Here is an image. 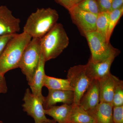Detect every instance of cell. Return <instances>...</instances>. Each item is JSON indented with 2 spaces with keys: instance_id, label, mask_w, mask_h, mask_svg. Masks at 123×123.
I'll use <instances>...</instances> for the list:
<instances>
[{
  "instance_id": "13",
  "label": "cell",
  "mask_w": 123,
  "mask_h": 123,
  "mask_svg": "<svg viewBox=\"0 0 123 123\" xmlns=\"http://www.w3.org/2000/svg\"><path fill=\"white\" fill-rule=\"evenodd\" d=\"M45 61L41 54L38 65L34 74L31 81L28 85L30 87L31 91L33 94L42 98L44 97L42 94V89L44 86L45 74L44 67Z\"/></svg>"
},
{
  "instance_id": "31",
  "label": "cell",
  "mask_w": 123,
  "mask_h": 123,
  "mask_svg": "<svg viewBox=\"0 0 123 123\" xmlns=\"http://www.w3.org/2000/svg\"><path fill=\"white\" fill-rule=\"evenodd\" d=\"M0 123H3V122H2V121H0Z\"/></svg>"
},
{
  "instance_id": "19",
  "label": "cell",
  "mask_w": 123,
  "mask_h": 123,
  "mask_svg": "<svg viewBox=\"0 0 123 123\" xmlns=\"http://www.w3.org/2000/svg\"><path fill=\"white\" fill-rule=\"evenodd\" d=\"M110 14L108 11L100 12L97 16L96 21V31L106 39Z\"/></svg>"
},
{
  "instance_id": "22",
  "label": "cell",
  "mask_w": 123,
  "mask_h": 123,
  "mask_svg": "<svg viewBox=\"0 0 123 123\" xmlns=\"http://www.w3.org/2000/svg\"><path fill=\"white\" fill-rule=\"evenodd\" d=\"M76 6L82 10L96 15L100 12L97 0H82Z\"/></svg>"
},
{
  "instance_id": "9",
  "label": "cell",
  "mask_w": 123,
  "mask_h": 123,
  "mask_svg": "<svg viewBox=\"0 0 123 123\" xmlns=\"http://www.w3.org/2000/svg\"><path fill=\"white\" fill-rule=\"evenodd\" d=\"M20 22L6 6H0V37L17 34L21 29Z\"/></svg>"
},
{
  "instance_id": "18",
  "label": "cell",
  "mask_w": 123,
  "mask_h": 123,
  "mask_svg": "<svg viewBox=\"0 0 123 123\" xmlns=\"http://www.w3.org/2000/svg\"><path fill=\"white\" fill-rule=\"evenodd\" d=\"M44 86L48 90L74 91L68 79L56 78L47 75L44 78Z\"/></svg>"
},
{
  "instance_id": "2",
  "label": "cell",
  "mask_w": 123,
  "mask_h": 123,
  "mask_svg": "<svg viewBox=\"0 0 123 123\" xmlns=\"http://www.w3.org/2000/svg\"><path fill=\"white\" fill-rule=\"evenodd\" d=\"M59 18L58 12L54 9H37L27 18L23 32L32 38L40 39L53 28Z\"/></svg>"
},
{
  "instance_id": "26",
  "label": "cell",
  "mask_w": 123,
  "mask_h": 123,
  "mask_svg": "<svg viewBox=\"0 0 123 123\" xmlns=\"http://www.w3.org/2000/svg\"><path fill=\"white\" fill-rule=\"evenodd\" d=\"M8 91V87L4 76H0V94H5Z\"/></svg>"
},
{
  "instance_id": "10",
  "label": "cell",
  "mask_w": 123,
  "mask_h": 123,
  "mask_svg": "<svg viewBox=\"0 0 123 123\" xmlns=\"http://www.w3.org/2000/svg\"><path fill=\"white\" fill-rule=\"evenodd\" d=\"M118 55L115 54L106 59L98 62H94L90 59L85 65L86 74L92 80H99L111 73V64Z\"/></svg>"
},
{
  "instance_id": "27",
  "label": "cell",
  "mask_w": 123,
  "mask_h": 123,
  "mask_svg": "<svg viewBox=\"0 0 123 123\" xmlns=\"http://www.w3.org/2000/svg\"><path fill=\"white\" fill-rule=\"evenodd\" d=\"M123 0H113L108 12H109L120 8L123 6Z\"/></svg>"
},
{
  "instance_id": "23",
  "label": "cell",
  "mask_w": 123,
  "mask_h": 123,
  "mask_svg": "<svg viewBox=\"0 0 123 123\" xmlns=\"http://www.w3.org/2000/svg\"><path fill=\"white\" fill-rule=\"evenodd\" d=\"M112 120L113 123H123V105L113 107Z\"/></svg>"
},
{
  "instance_id": "28",
  "label": "cell",
  "mask_w": 123,
  "mask_h": 123,
  "mask_svg": "<svg viewBox=\"0 0 123 123\" xmlns=\"http://www.w3.org/2000/svg\"><path fill=\"white\" fill-rule=\"evenodd\" d=\"M55 0L57 3L64 7L65 8L67 9L68 11L73 7L69 0Z\"/></svg>"
},
{
  "instance_id": "15",
  "label": "cell",
  "mask_w": 123,
  "mask_h": 123,
  "mask_svg": "<svg viewBox=\"0 0 123 123\" xmlns=\"http://www.w3.org/2000/svg\"><path fill=\"white\" fill-rule=\"evenodd\" d=\"M112 103L100 102L94 108L87 111L95 123H113Z\"/></svg>"
},
{
  "instance_id": "30",
  "label": "cell",
  "mask_w": 123,
  "mask_h": 123,
  "mask_svg": "<svg viewBox=\"0 0 123 123\" xmlns=\"http://www.w3.org/2000/svg\"><path fill=\"white\" fill-rule=\"evenodd\" d=\"M40 123H57L55 121H54L53 120H51L50 119H49L48 120H46V121H44L41 122Z\"/></svg>"
},
{
  "instance_id": "6",
  "label": "cell",
  "mask_w": 123,
  "mask_h": 123,
  "mask_svg": "<svg viewBox=\"0 0 123 123\" xmlns=\"http://www.w3.org/2000/svg\"><path fill=\"white\" fill-rule=\"evenodd\" d=\"M67 76L70 86L74 89L73 104L79 105L82 97L90 87L93 80L86 74L85 65L71 67L68 70Z\"/></svg>"
},
{
  "instance_id": "11",
  "label": "cell",
  "mask_w": 123,
  "mask_h": 123,
  "mask_svg": "<svg viewBox=\"0 0 123 123\" xmlns=\"http://www.w3.org/2000/svg\"><path fill=\"white\" fill-rule=\"evenodd\" d=\"M48 95L44 97L43 102L44 109L55 105L57 103L72 105L74 103L73 91L70 90H48Z\"/></svg>"
},
{
  "instance_id": "7",
  "label": "cell",
  "mask_w": 123,
  "mask_h": 123,
  "mask_svg": "<svg viewBox=\"0 0 123 123\" xmlns=\"http://www.w3.org/2000/svg\"><path fill=\"white\" fill-rule=\"evenodd\" d=\"M44 98H42L33 94L29 88L26 90L23 98V110L31 117L35 123H40L48 120L44 113L43 106Z\"/></svg>"
},
{
  "instance_id": "24",
  "label": "cell",
  "mask_w": 123,
  "mask_h": 123,
  "mask_svg": "<svg viewBox=\"0 0 123 123\" xmlns=\"http://www.w3.org/2000/svg\"><path fill=\"white\" fill-rule=\"evenodd\" d=\"M113 0H97L100 12L108 11Z\"/></svg>"
},
{
  "instance_id": "16",
  "label": "cell",
  "mask_w": 123,
  "mask_h": 123,
  "mask_svg": "<svg viewBox=\"0 0 123 123\" xmlns=\"http://www.w3.org/2000/svg\"><path fill=\"white\" fill-rule=\"evenodd\" d=\"M73 108V104H63L61 106H54L44 109L46 115L52 117L57 123H69V119Z\"/></svg>"
},
{
  "instance_id": "29",
  "label": "cell",
  "mask_w": 123,
  "mask_h": 123,
  "mask_svg": "<svg viewBox=\"0 0 123 123\" xmlns=\"http://www.w3.org/2000/svg\"><path fill=\"white\" fill-rule=\"evenodd\" d=\"M82 0H69L73 7L77 6Z\"/></svg>"
},
{
  "instance_id": "25",
  "label": "cell",
  "mask_w": 123,
  "mask_h": 123,
  "mask_svg": "<svg viewBox=\"0 0 123 123\" xmlns=\"http://www.w3.org/2000/svg\"><path fill=\"white\" fill-rule=\"evenodd\" d=\"M14 35L4 36L0 37V56L3 52L7 43Z\"/></svg>"
},
{
  "instance_id": "12",
  "label": "cell",
  "mask_w": 123,
  "mask_h": 123,
  "mask_svg": "<svg viewBox=\"0 0 123 123\" xmlns=\"http://www.w3.org/2000/svg\"><path fill=\"white\" fill-rule=\"evenodd\" d=\"M100 103L99 82L94 80L87 90L82 97L79 105L86 110H91Z\"/></svg>"
},
{
  "instance_id": "20",
  "label": "cell",
  "mask_w": 123,
  "mask_h": 123,
  "mask_svg": "<svg viewBox=\"0 0 123 123\" xmlns=\"http://www.w3.org/2000/svg\"><path fill=\"white\" fill-rule=\"evenodd\" d=\"M110 13L109 26L107 36V39L108 42H110V38L115 27L123 15V6Z\"/></svg>"
},
{
  "instance_id": "8",
  "label": "cell",
  "mask_w": 123,
  "mask_h": 123,
  "mask_svg": "<svg viewBox=\"0 0 123 123\" xmlns=\"http://www.w3.org/2000/svg\"><path fill=\"white\" fill-rule=\"evenodd\" d=\"M73 22L82 33H86L96 31V21L98 15L82 10L76 6L69 10Z\"/></svg>"
},
{
  "instance_id": "21",
  "label": "cell",
  "mask_w": 123,
  "mask_h": 123,
  "mask_svg": "<svg viewBox=\"0 0 123 123\" xmlns=\"http://www.w3.org/2000/svg\"><path fill=\"white\" fill-rule=\"evenodd\" d=\"M112 104L113 107L123 105V82L118 78L116 82Z\"/></svg>"
},
{
  "instance_id": "3",
  "label": "cell",
  "mask_w": 123,
  "mask_h": 123,
  "mask_svg": "<svg viewBox=\"0 0 123 123\" xmlns=\"http://www.w3.org/2000/svg\"><path fill=\"white\" fill-rule=\"evenodd\" d=\"M69 43V39L63 25L57 23L40 39L41 52L45 61L56 58Z\"/></svg>"
},
{
  "instance_id": "4",
  "label": "cell",
  "mask_w": 123,
  "mask_h": 123,
  "mask_svg": "<svg viewBox=\"0 0 123 123\" xmlns=\"http://www.w3.org/2000/svg\"><path fill=\"white\" fill-rule=\"evenodd\" d=\"M88 42L91 52L90 59L94 62H98L106 59L115 54H119V50L111 46L97 31L88 32L85 35Z\"/></svg>"
},
{
  "instance_id": "5",
  "label": "cell",
  "mask_w": 123,
  "mask_h": 123,
  "mask_svg": "<svg viewBox=\"0 0 123 123\" xmlns=\"http://www.w3.org/2000/svg\"><path fill=\"white\" fill-rule=\"evenodd\" d=\"M41 54L40 39L32 38L23 52L19 66L28 83L32 79Z\"/></svg>"
},
{
  "instance_id": "17",
  "label": "cell",
  "mask_w": 123,
  "mask_h": 123,
  "mask_svg": "<svg viewBox=\"0 0 123 123\" xmlns=\"http://www.w3.org/2000/svg\"><path fill=\"white\" fill-rule=\"evenodd\" d=\"M69 123H95L88 111L79 105L73 104Z\"/></svg>"
},
{
  "instance_id": "1",
  "label": "cell",
  "mask_w": 123,
  "mask_h": 123,
  "mask_svg": "<svg viewBox=\"0 0 123 123\" xmlns=\"http://www.w3.org/2000/svg\"><path fill=\"white\" fill-rule=\"evenodd\" d=\"M32 38L23 32L13 36L7 43L0 56V76L19 68L23 53Z\"/></svg>"
},
{
  "instance_id": "14",
  "label": "cell",
  "mask_w": 123,
  "mask_h": 123,
  "mask_svg": "<svg viewBox=\"0 0 123 123\" xmlns=\"http://www.w3.org/2000/svg\"><path fill=\"white\" fill-rule=\"evenodd\" d=\"M117 77L111 73L100 79L99 82L100 102L112 104Z\"/></svg>"
}]
</instances>
